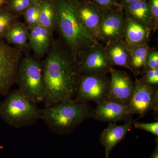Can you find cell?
Listing matches in <instances>:
<instances>
[{"instance_id": "6da1fadb", "label": "cell", "mask_w": 158, "mask_h": 158, "mask_svg": "<svg viewBox=\"0 0 158 158\" xmlns=\"http://www.w3.org/2000/svg\"><path fill=\"white\" fill-rule=\"evenodd\" d=\"M42 65L45 87L42 102L44 107L73 101L81 74L63 42L53 40Z\"/></svg>"}, {"instance_id": "7a4b0ae2", "label": "cell", "mask_w": 158, "mask_h": 158, "mask_svg": "<svg viewBox=\"0 0 158 158\" xmlns=\"http://www.w3.org/2000/svg\"><path fill=\"white\" fill-rule=\"evenodd\" d=\"M57 28L66 47L75 59L85 49L99 42L83 25L77 14L74 0H52Z\"/></svg>"}, {"instance_id": "3957f363", "label": "cell", "mask_w": 158, "mask_h": 158, "mask_svg": "<svg viewBox=\"0 0 158 158\" xmlns=\"http://www.w3.org/2000/svg\"><path fill=\"white\" fill-rule=\"evenodd\" d=\"M94 110L87 103L62 102L40 109V119L53 133L64 135L73 131L85 120L92 118Z\"/></svg>"}, {"instance_id": "277c9868", "label": "cell", "mask_w": 158, "mask_h": 158, "mask_svg": "<svg viewBox=\"0 0 158 158\" xmlns=\"http://www.w3.org/2000/svg\"><path fill=\"white\" fill-rule=\"evenodd\" d=\"M15 84L19 92L33 103L42 102L45 87L42 62L30 53L23 54L18 67Z\"/></svg>"}, {"instance_id": "5b68a950", "label": "cell", "mask_w": 158, "mask_h": 158, "mask_svg": "<svg viewBox=\"0 0 158 158\" xmlns=\"http://www.w3.org/2000/svg\"><path fill=\"white\" fill-rule=\"evenodd\" d=\"M0 103V117L10 126L20 128L31 125L40 119V110L15 90L8 93Z\"/></svg>"}, {"instance_id": "8992f818", "label": "cell", "mask_w": 158, "mask_h": 158, "mask_svg": "<svg viewBox=\"0 0 158 158\" xmlns=\"http://www.w3.org/2000/svg\"><path fill=\"white\" fill-rule=\"evenodd\" d=\"M23 53L0 39V96H6L14 84L17 68Z\"/></svg>"}, {"instance_id": "52a82bcc", "label": "cell", "mask_w": 158, "mask_h": 158, "mask_svg": "<svg viewBox=\"0 0 158 158\" xmlns=\"http://www.w3.org/2000/svg\"><path fill=\"white\" fill-rule=\"evenodd\" d=\"M76 61L81 74L106 76L113 67L107 57L105 46L100 42L81 52Z\"/></svg>"}, {"instance_id": "ba28073f", "label": "cell", "mask_w": 158, "mask_h": 158, "mask_svg": "<svg viewBox=\"0 0 158 158\" xmlns=\"http://www.w3.org/2000/svg\"><path fill=\"white\" fill-rule=\"evenodd\" d=\"M110 79L106 76L81 74L73 101L96 103L107 100Z\"/></svg>"}, {"instance_id": "9c48e42d", "label": "cell", "mask_w": 158, "mask_h": 158, "mask_svg": "<svg viewBox=\"0 0 158 158\" xmlns=\"http://www.w3.org/2000/svg\"><path fill=\"white\" fill-rule=\"evenodd\" d=\"M128 106L133 115L138 114L140 117L145 116L152 110L157 112L158 87L145 85L136 78Z\"/></svg>"}, {"instance_id": "30bf717a", "label": "cell", "mask_w": 158, "mask_h": 158, "mask_svg": "<svg viewBox=\"0 0 158 158\" xmlns=\"http://www.w3.org/2000/svg\"><path fill=\"white\" fill-rule=\"evenodd\" d=\"M124 19V15L118 7L102 12L99 29L100 41L107 45L123 39Z\"/></svg>"}, {"instance_id": "8fae6325", "label": "cell", "mask_w": 158, "mask_h": 158, "mask_svg": "<svg viewBox=\"0 0 158 158\" xmlns=\"http://www.w3.org/2000/svg\"><path fill=\"white\" fill-rule=\"evenodd\" d=\"M110 73V87L108 100L128 106L134 90V81L124 71L112 67Z\"/></svg>"}, {"instance_id": "7c38bea8", "label": "cell", "mask_w": 158, "mask_h": 158, "mask_svg": "<svg viewBox=\"0 0 158 158\" xmlns=\"http://www.w3.org/2000/svg\"><path fill=\"white\" fill-rule=\"evenodd\" d=\"M96 104L92 118L97 121L116 123L120 121L127 122L133 119V115L127 105L108 100Z\"/></svg>"}, {"instance_id": "4fadbf2b", "label": "cell", "mask_w": 158, "mask_h": 158, "mask_svg": "<svg viewBox=\"0 0 158 158\" xmlns=\"http://www.w3.org/2000/svg\"><path fill=\"white\" fill-rule=\"evenodd\" d=\"M74 2L81 22L90 34L100 41L99 29L102 12L93 2L86 0H74Z\"/></svg>"}, {"instance_id": "5bb4252c", "label": "cell", "mask_w": 158, "mask_h": 158, "mask_svg": "<svg viewBox=\"0 0 158 158\" xmlns=\"http://www.w3.org/2000/svg\"><path fill=\"white\" fill-rule=\"evenodd\" d=\"M135 122L133 119L121 125L109 123L107 127L103 130L99 137L100 142L105 148L106 158H109L113 148L125 138Z\"/></svg>"}, {"instance_id": "9a60e30c", "label": "cell", "mask_w": 158, "mask_h": 158, "mask_svg": "<svg viewBox=\"0 0 158 158\" xmlns=\"http://www.w3.org/2000/svg\"><path fill=\"white\" fill-rule=\"evenodd\" d=\"M53 42L52 34L44 27L38 24L29 29V47L38 60L48 53Z\"/></svg>"}, {"instance_id": "2e32d148", "label": "cell", "mask_w": 158, "mask_h": 158, "mask_svg": "<svg viewBox=\"0 0 158 158\" xmlns=\"http://www.w3.org/2000/svg\"><path fill=\"white\" fill-rule=\"evenodd\" d=\"M152 31L149 27L127 15L125 16L123 39L128 45L133 46L147 44Z\"/></svg>"}, {"instance_id": "e0dca14e", "label": "cell", "mask_w": 158, "mask_h": 158, "mask_svg": "<svg viewBox=\"0 0 158 158\" xmlns=\"http://www.w3.org/2000/svg\"><path fill=\"white\" fill-rule=\"evenodd\" d=\"M29 29L25 24L18 20L13 23L6 31L3 39L9 45L19 49L23 54L30 53Z\"/></svg>"}, {"instance_id": "ac0fdd59", "label": "cell", "mask_w": 158, "mask_h": 158, "mask_svg": "<svg viewBox=\"0 0 158 158\" xmlns=\"http://www.w3.org/2000/svg\"><path fill=\"white\" fill-rule=\"evenodd\" d=\"M105 50L112 67L118 66L129 69V48L124 39L119 40L105 45Z\"/></svg>"}, {"instance_id": "d6986e66", "label": "cell", "mask_w": 158, "mask_h": 158, "mask_svg": "<svg viewBox=\"0 0 158 158\" xmlns=\"http://www.w3.org/2000/svg\"><path fill=\"white\" fill-rule=\"evenodd\" d=\"M122 7L126 15L153 30L150 9L146 0L130 3Z\"/></svg>"}, {"instance_id": "ffe728a7", "label": "cell", "mask_w": 158, "mask_h": 158, "mask_svg": "<svg viewBox=\"0 0 158 158\" xmlns=\"http://www.w3.org/2000/svg\"><path fill=\"white\" fill-rule=\"evenodd\" d=\"M38 25L48 30L53 35L57 28L56 15L52 0H43L40 3Z\"/></svg>"}, {"instance_id": "44dd1931", "label": "cell", "mask_w": 158, "mask_h": 158, "mask_svg": "<svg viewBox=\"0 0 158 158\" xmlns=\"http://www.w3.org/2000/svg\"><path fill=\"white\" fill-rule=\"evenodd\" d=\"M128 46L130 52L129 70L136 77L140 74L145 65L150 48L148 43L133 46Z\"/></svg>"}, {"instance_id": "7402d4cb", "label": "cell", "mask_w": 158, "mask_h": 158, "mask_svg": "<svg viewBox=\"0 0 158 158\" xmlns=\"http://www.w3.org/2000/svg\"><path fill=\"white\" fill-rule=\"evenodd\" d=\"M40 3H32L23 14L25 22V24L29 29L38 24Z\"/></svg>"}, {"instance_id": "603a6c76", "label": "cell", "mask_w": 158, "mask_h": 158, "mask_svg": "<svg viewBox=\"0 0 158 158\" xmlns=\"http://www.w3.org/2000/svg\"><path fill=\"white\" fill-rule=\"evenodd\" d=\"M6 8L0 11V39H3L6 31L13 23L18 20Z\"/></svg>"}, {"instance_id": "cb8c5ba5", "label": "cell", "mask_w": 158, "mask_h": 158, "mask_svg": "<svg viewBox=\"0 0 158 158\" xmlns=\"http://www.w3.org/2000/svg\"><path fill=\"white\" fill-rule=\"evenodd\" d=\"M32 3L31 0H9L6 8L18 18L23 14Z\"/></svg>"}, {"instance_id": "d4e9b609", "label": "cell", "mask_w": 158, "mask_h": 158, "mask_svg": "<svg viewBox=\"0 0 158 158\" xmlns=\"http://www.w3.org/2000/svg\"><path fill=\"white\" fill-rule=\"evenodd\" d=\"M158 69V52L156 49L150 48L144 67L141 69V75L146 71L152 69Z\"/></svg>"}, {"instance_id": "484cf974", "label": "cell", "mask_w": 158, "mask_h": 158, "mask_svg": "<svg viewBox=\"0 0 158 158\" xmlns=\"http://www.w3.org/2000/svg\"><path fill=\"white\" fill-rule=\"evenodd\" d=\"M141 76V78L138 79L143 84L148 86L158 87V69L147 71Z\"/></svg>"}, {"instance_id": "4316f807", "label": "cell", "mask_w": 158, "mask_h": 158, "mask_svg": "<svg viewBox=\"0 0 158 158\" xmlns=\"http://www.w3.org/2000/svg\"><path fill=\"white\" fill-rule=\"evenodd\" d=\"M135 127L137 129L144 130L152 134L153 135L158 136V122L144 123L142 122H135L134 123Z\"/></svg>"}, {"instance_id": "83f0119b", "label": "cell", "mask_w": 158, "mask_h": 158, "mask_svg": "<svg viewBox=\"0 0 158 158\" xmlns=\"http://www.w3.org/2000/svg\"><path fill=\"white\" fill-rule=\"evenodd\" d=\"M94 3L102 12L117 8L115 0H93Z\"/></svg>"}, {"instance_id": "f1b7e54d", "label": "cell", "mask_w": 158, "mask_h": 158, "mask_svg": "<svg viewBox=\"0 0 158 158\" xmlns=\"http://www.w3.org/2000/svg\"><path fill=\"white\" fill-rule=\"evenodd\" d=\"M148 3L152 17L153 30L156 31L158 27V0H150Z\"/></svg>"}, {"instance_id": "f546056e", "label": "cell", "mask_w": 158, "mask_h": 158, "mask_svg": "<svg viewBox=\"0 0 158 158\" xmlns=\"http://www.w3.org/2000/svg\"><path fill=\"white\" fill-rule=\"evenodd\" d=\"M156 145L155 149L154 150L152 154L150 156L149 158H158V137L157 138L156 140Z\"/></svg>"}, {"instance_id": "4dcf8cb0", "label": "cell", "mask_w": 158, "mask_h": 158, "mask_svg": "<svg viewBox=\"0 0 158 158\" xmlns=\"http://www.w3.org/2000/svg\"><path fill=\"white\" fill-rule=\"evenodd\" d=\"M9 0H0V11L6 8Z\"/></svg>"}, {"instance_id": "1f68e13d", "label": "cell", "mask_w": 158, "mask_h": 158, "mask_svg": "<svg viewBox=\"0 0 158 158\" xmlns=\"http://www.w3.org/2000/svg\"><path fill=\"white\" fill-rule=\"evenodd\" d=\"M144 1V0H121V7L130 4V3L135 2L138 1Z\"/></svg>"}, {"instance_id": "d6a6232c", "label": "cell", "mask_w": 158, "mask_h": 158, "mask_svg": "<svg viewBox=\"0 0 158 158\" xmlns=\"http://www.w3.org/2000/svg\"><path fill=\"white\" fill-rule=\"evenodd\" d=\"M32 3H40L43 0H31Z\"/></svg>"}]
</instances>
